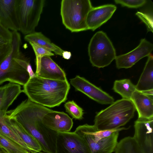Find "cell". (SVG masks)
Returning a JSON list of instances; mask_svg holds the SVG:
<instances>
[{"label": "cell", "instance_id": "28", "mask_svg": "<svg viewBox=\"0 0 153 153\" xmlns=\"http://www.w3.org/2000/svg\"><path fill=\"white\" fill-rule=\"evenodd\" d=\"M136 15L138 16L146 25L148 31L153 32V18L152 14L144 13L137 12Z\"/></svg>", "mask_w": 153, "mask_h": 153}, {"label": "cell", "instance_id": "6", "mask_svg": "<svg viewBox=\"0 0 153 153\" xmlns=\"http://www.w3.org/2000/svg\"><path fill=\"white\" fill-rule=\"evenodd\" d=\"M44 0H16L19 31L26 35L35 32L44 6Z\"/></svg>", "mask_w": 153, "mask_h": 153}, {"label": "cell", "instance_id": "16", "mask_svg": "<svg viewBox=\"0 0 153 153\" xmlns=\"http://www.w3.org/2000/svg\"><path fill=\"white\" fill-rule=\"evenodd\" d=\"M131 100L137 112L138 117H153V97L136 90L133 93Z\"/></svg>", "mask_w": 153, "mask_h": 153}, {"label": "cell", "instance_id": "5", "mask_svg": "<svg viewBox=\"0 0 153 153\" xmlns=\"http://www.w3.org/2000/svg\"><path fill=\"white\" fill-rule=\"evenodd\" d=\"M92 7L89 0H62L60 14L63 24L72 32L88 30L86 19Z\"/></svg>", "mask_w": 153, "mask_h": 153}, {"label": "cell", "instance_id": "13", "mask_svg": "<svg viewBox=\"0 0 153 153\" xmlns=\"http://www.w3.org/2000/svg\"><path fill=\"white\" fill-rule=\"evenodd\" d=\"M42 121L45 126L57 132H70L73 124L72 119L67 114L53 110L44 116Z\"/></svg>", "mask_w": 153, "mask_h": 153}, {"label": "cell", "instance_id": "25", "mask_svg": "<svg viewBox=\"0 0 153 153\" xmlns=\"http://www.w3.org/2000/svg\"><path fill=\"white\" fill-rule=\"evenodd\" d=\"M64 106L66 111L73 118L79 120L83 118L84 113L83 109L73 100L66 102Z\"/></svg>", "mask_w": 153, "mask_h": 153}, {"label": "cell", "instance_id": "23", "mask_svg": "<svg viewBox=\"0 0 153 153\" xmlns=\"http://www.w3.org/2000/svg\"><path fill=\"white\" fill-rule=\"evenodd\" d=\"M115 153H143L133 137H125L117 143Z\"/></svg>", "mask_w": 153, "mask_h": 153}, {"label": "cell", "instance_id": "34", "mask_svg": "<svg viewBox=\"0 0 153 153\" xmlns=\"http://www.w3.org/2000/svg\"><path fill=\"white\" fill-rule=\"evenodd\" d=\"M0 153H8L4 149L0 146Z\"/></svg>", "mask_w": 153, "mask_h": 153}, {"label": "cell", "instance_id": "24", "mask_svg": "<svg viewBox=\"0 0 153 153\" xmlns=\"http://www.w3.org/2000/svg\"><path fill=\"white\" fill-rule=\"evenodd\" d=\"M0 146L8 153H30L26 149L0 132Z\"/></svg>", "mask_w": 153, "mask_h": 153}, {"label": "cell", "instance_id": "26", "mask_svg": "<svg viewBox=\"0 0 153 153\" xmlns=\"http://www.w3.org/2000/svg\"><path fill=\"white\" fill-rule=\"evenodd\" d=\"M32 46L36 56V62H39L41 58L45 56H52L54 54L48 50L34 43L29 42Z\"/></svg>", "mask_w": 153, "mask_h": 153}, {"label": "cell", "instance_id": "29", "mask_svg": "<svg viewBox=\"0 0 153 153\" xmlns=\"http://www.w3.org/2000/svg\"><path fill=\"white\" fill-rule=\"evenodd\" d=\"M11 49V41L0 44V65L9 55Z\"/></svg>", "mask_w": 153, "mask_h": 153}, {"label": "cell", "instance_id": "33", "mask_svg": "<svg viewBox=\"0 0 153 153\" xmlns=\"http://www.w3.org/2000/svg\"><path fill=\"white\" fill-rule=\"evenodd\" d=\"M8 41H8L5 39H4L3 37L0 35V44L4 43Z\"/></svg>", "mask_w": 153, "mask_h": 153}, {"label": "cell", "instance_id": "27", "mask_svg": "<svg viewBox=\"0 0 153 153\" xmlns=\"http://www.w3.org/2000/svg\"><path fill=\"white\" fill-rule=\"evenodd\" d=\"M115 3L123 7L130 8H137L143 6L146 3L145 0H115Z\"/></svg>", "mask_w": 153, "mask_h": 153}, {"label": "cell", "instance_id": "17", "mask_svg": "<svg viewBox=\"0 0 153 153\" xmlns=\"http://www.w3.org/2000/svg\"><path fill=\"white\" fill-rule=\"evenodd\" d=\"M22 92L20 85L10 82L0 87V111L7 112V109Z\"/></svg>", "mask_w": 153, "mask_h": 153}, {"label": "cell", "instance_id": "15", "mask_svg": "<svg viewBox=\"0 0 153 153\" xmlns=\"http://www.w3.org/2000/svg\"><path fill=\"white\" fill-rule=\"evenodd\" d=\"M16 0H0V24L12 31H19Z\"/></svg>", "mask_w": 153, "mask_h": 153}, {"label": "cell", "instance_id": "30", "mask_svg": "<svg viewBox=\"0 0 153 153\" xmlns=\"http://www.w3.org/2000/svg\"><path fill=\"white\" fill-rule=\"evenodd\" d=\"M0 35L6 40L10 41L12 38V32L4 28L0 24Z\"/></svg>", "mask_w": 153, "mask_h": 153}, {"label": "cell", "instance_id": "14", "mask_svg": "<svg viewBox=\"0 0 153 153\" xmlns=\"http://www.w3.org/2000/svg\"><path fill=\"white\" fill-rule=\"evenodd\" d=\"M117 9L112 4L92 7L89 12L86 23L88 30L94 31L110 19Z\"/></svg>", "mask_w": 153, "mask_h": 153}, {"label": "cell", "instance_id": "20", "mask_svg": "<svg viewBox=\"0 0 153 153\" xmlns=\"http://www.w3.org/2000/svg\"><path fill=\"white\" fill-rule=\"evenodd\" d=\"M24 39L29 43L31 42L54 52L56 55L62 56L64 51L52 43L48 38L41 32H34L25 35Z\"/></svg>", "mask_w": 153, "mask_h": 153}, {"label": "cell", "instance_id": "22", "mask_svg": "<svg viewBox=\"0 0 153 153\" xmlns=\"http://www.w3.org/2000/svg\"><path fill=\"white\" fill-rule=\"evenodd\" d=\"M113 89L122 98L131 100L133 93L136 90L135 85L128 79L115 80Z\"/></svg>", "mask_w": 153, "mask_h": 153}, {"label": "cell", "instance_id": "10", "mask_svg": "<svg viewBox=\"0 0 153 153\" xmlns=\"http://www.w3.org/2000/svg\"><path fill=\"white\" fill-rule=\"evenodd\" d=\"M70 83L76 90L99 103L111 104L114 102L112 97L83 77L77 75L70 79Z\"/></svg>", "mask_w": 153, "mask_h": 153}, {"label": "cell", "instance_id": "3", "mask_svg": "<svg viewBox=\"0 0 153 153\" xmlns=\"http://www.w3.org/2000/svg\"><path fill=\"white\" fill-rule=\"evenodd\" d=\"M12 34L11 51L0 65V85L9 81L24 86L30 79L26 70L30 62L20 51V34L17 31Z\"/></svg>", "mask_w": 153, "mask_h": 153}, {"label": "cell", "instance_id": "19", "mask_svg": "<svg viewBox=\"0 0 153 153\" xmlns=\"http://www.w3.org/2000/svg\"><path fill=\"white\" fill-rule=\"evenodd\" d=\"M136 90L142 91L153 89V56L152 54L148 59L136 85Z\"/></svg>", "mask_w": 153, "mask_h": 153}, {"label": "cell", "instance_id": "9", "mask_svg": "<svg viewBox=\"0 0 153 153\" xmlns=\"http://www.w3.org/2000/svg\"><path fill=\"white\" fill-rule=\"evenodd\" d=\"M153 117H138L134 122L133 137L143 153H153Z\"/></svg>", "mask_w": 153, "mask_h": 153}, {"label": "cell", "instance_id": "31", "mask_svg": "<svg viewBox=\"0 0 153 153\" xmlns=\"http://www.w3.org/2000/svg\"><path fill=\"white\" fill-rule=\"evenodd\" d=\"M65 59H69L71 56V52L67 51H64L62 53V56Z\"/></svg>", "mask_w": 153, "mask_h": 153}, {"label": "cell", "instance_id": "18", "mask_svg": "<svg viewBox=\"0 0 153 153\" xmlns=\"http://www.w3.org/2000/svg\"><path fill=\"white\" fill-rule=\"evenodd\" d=\"M8 117L9 125L29 148L31 153L41 152V147L36 140L16 121Z\"/></svg>", "mask_w": 153, "mask_h": 153}, {"label": "cell", "instance_id": "1", "mask_svg": "<svg viewBox=\"0 0 153 153\" xmlns=\"http://www.w3.org/2000/svg\"><path fill=\"white\" fill-rule=\"evenodd\" d=\"M52 110L34 103L29 99L13 109L7 111L10 119L19 123L37 141L44 153H56L57 132L45 126L44 116Z\"/></svg>", "mask_w": 153, "mask_h": 153}, {"label": "cell", "instance_id": "12", "mask_svg": "<svg viewBox=\"0 0 153 153\" xmlns=\"http://www.w3.org/2000/svg\"><path fill=\"white\" fill-rule=\"evenodd\" d=\"M36 76L45 79L67 80L66 74L50 56L42 57L39 62H36Z\"/></svg>", "mask_w": 153, "mask_h": 153}, {"label": "cell", "instance_id": "2", "mask_svg": "<svg viewBox=\"0 0 153 153\" xmlns=\"http://www.w3.org/2000/svg\"><path fill=\"white\" fill-rule=\"evenodd\" d=\"M70 88L68 80L45 79L36 76L23 86L22 91L33 102L51 108L59 106L67 100Z\"/></svg>", "mask_w": 153, "mask_h": 153}, {"label": "cell", "instance_id": "7", "mask_svg": "<svg viewBox=\"0 0 153 153\" xmlns=\"http://www.w3.org/2000/svg\"><path fill=\"white\" fill-rule=\"evenodd\" d=\"M90 61L92 66L102 68L109 65L116 57L115 49L107 34L103 31L97 32L88 46Z\"/></svg>", "mask_w": 153, "mask_h": 153}, {"label": "cell", "instance_id": "32", "mask_svg": "<svg viewBox=\"0 0 153 153\" xmlns=\"http://www.w3.org/2000/svg\"><path fill=\"white\" fill-rule=\"evenodd\" d=\"M141 92L146 95L153 97V89Z\"/></svg>", "mask_w": 153, "mask_h": 153}, {"label": "cell", "instance_id": "11", "mask_svg": "<svg viewBox=\"0 0 153 153\" xmlns=\"http://www.w3.org/2000/svg\"><path fill=\"white\" fill-rule=\"evenodd\" d=\"M153 49L152 44L145 39H142L135 49L127 53L116 56V67L118 69L131 68L140 59L150 55Z\"/></svg>", "mask_w": 153, "mask_h": 153}, {"label": "cell", "instance_id": "21", "mask_svg": "<svg viewBox=\"0 0 153 153\" xmlns=\"http://www.w3.org/2000/svg\"><path fill=\"white\" fill-rule=\"evenodd\" d=\"M8 118L7 112L0 111V132L31 153L29 148L14 132L9 125Z\"/></svg>", "mask_w": 153, "mask_h": 153}, {"label": "cell", "instance_id": "4", "mask_svg": "<svg viewBox=\"0 0 153 153\" xmlns=\"http://www.w3.org/2000/svg\"><path fill=\"white\" fill-rule=\"evenodd\" d=\"M135 111L131 100L122 98L98 112L95 117L94 125L98 130L120 128L133 117Z\"/></svg>", "mask_w": 153, "mask_h": 153}, {"label": "cell", "instance_id": "8", "mask_svg": "<svg viewBox=\"0 0 153 153\" xmlns=\"http://www.w3.org/2000/svg\"><path fill=\"white\" fill-rule=\"evenodd\" d=\"M56 153H91L84 140L74 132H57Z\"/></svg>", "mask_w": 153, "mask_h": 153}]
</instances>
